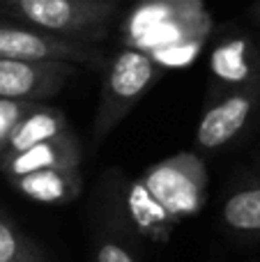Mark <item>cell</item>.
Returning <instances> with one entry per match:
<instances>
[{
	"instance_id": "cell-1",
	"label": "cell",
	"mask_w": 260,
	"mask_h": 262,
	"mask_svg": "<svg viewBox=\"0 0 260 262\" xmlns=\"http://www.w3.org/2000/svg\"><path fill=\"white\" fill-rule=\"evenodd\" d=\"M210 26L203 0H141L122 35L127 46L147 53L159 67H184L198 55Z\"/></svg>"
},
{
	"instance_id": "cell-2",
	"label": "cell",
	"mask_w": 260,
	"mask_h": 262,
	"mask_svg": "<svg viewBox=\"0 0 260 262\" xmlns=\"http://www.w3.org/2000/svg\"><path fill=\"white\" fill-rule=\"evenodd\" d=\"M115 7L104 0H0L3 12L37 30L90 44L109 32Z\"/></svg>"
},
{
	"instance_id": "cell-3",
	"label": "cell",
	"mask_w": 260,
	"mask_h": 262,
	"mask_svg": "<svg viewBox=\"0 0 260 262\" xmlns=\"http://www.w3.org/2000/svg\"><path fill=\"white\" fill-rule=\"evenodd\" d=\"M161 76V67L147 53L138 49H122L109 62L101 85V97L97 104V115L92 122V143L99 145L111 131L132 113L143 95Z\"/></svg>"
},
{
	"instance_id": "cell-4",
	"label": "cell",
	"mask_w": 260,
	"mask_h": 262,
	"mask_svg": "<svg viewBox=\"0 0 260 262\" xmlns=\"http://www.w3.org/2000/svg\"><path fill=\"white\" fill-rule=\"evenodd\" d=\"M138 180L178 223L196 216L207 200V168L198 152H178L152 163Z\"/></svg>"
},
{
	"instance_id": "cell-5",
	"label": "cell",
	"mask_w": 260,
	"mask_h": 262,
	"mask_svg": "<svg viewBox=\"0 0 260 262\" xmlns=\"http://www.w3.org/2000/svg\"><path fill=\"white\" fill-rule=\"evenodd\" d=\"M0 58L16 60H51L69 64H95L101 51L90 41H74L49 35L44 30L0 18Z\"/></svg>"
},
{
	"instance_id": "cell-6",
	"label": "cell",
	"mask_w": 260,
	"mask_h": 262,
	"mask_svg": "<svg viewBox=\"0 0 260 262\" xmlns=\"http://www.w3.org/2000/svg\"><path fill=\"white\" fill-rule=\"evenodd\" d=\"M258 106L260 83L210 97L196 129L198 149L216 152V149H224L226 145H230L249 127Z\"/></svg>"
},
{
	"instance_id": "cell-7",
	"label": "cell",
	"mask_w": 260,
	"mask_h": 262,
	"mask_svg": "<svg viewBox=\"0 0 260 262\" xmlns=\"http://www.w3.org/2000/svg\"><path fill=\"white\" fill-rule=\"evenodd\" d=\"M74 72L76 64L69 62L0 58V99L39 104L58 95Z\"/></svg>"
},
{
	"instance_id": "cell-8",
	"label": "cell",
	"mask_w": 260,
	"mask_h": 262,
	"mask_svg": "<svg viewBox=\"0 0 260 262\" xmlns=\"http://www.w3.org/2000/svg\"><path fill=\"white\" fill-rule=\"evenodd\" d=\"M118 207L129 230H134L138 237L155 242V244L168 242V237L173 235L175 226H178V221L168 216V212L152 198L138 177L132 182H124L118 189Z\"/></svg>"
},
{
	"instance_id": "cell-9",
	"label": "cell",
	"mask_w": 260,
	"mask_h": 262,
	"mask_svg": "<svg viewBox=\"0 0 260 262\" xmlns=\"http://www.w3.org/2000/svg\"><path fill=\"white\" fill-rule=\"evenodd\" d=\"M210 67L214 76L212 97L253 85L260 83V51L249 37H230L214 46Z\"/></svg>"
},
{
	"instance_id": "cell-10",
	"label": "cell",
	"mask_w": 260,
	"mask_h": 262,
	"mask_svg": "<svg viewBox=\"0 0 260 262\" xmlns=\"http://www.w3.org/2000/svg\"><path fill=\"white\" fill-rule=\"evenodd\" d=\"M49 168H81V143L72 129L23 152L9 154L0 163V172L7 180Z\"/></svg>"
},
{
	"instance_id": "cell-11",
	"label": "cell",
	"mask_w": 260,
	"mask_h": 262,
	"mask_svg": "<svg viewBox=\"0 0 260 262\" xmlns=\"http://www.w3.org/2000/svg\"><path fill=\"white\" fill-rule=\"evenodd\" d=\"M21 195L39 205H69L81 195V168H49L7 180Z\"/></svg>"
},
{
	"instance_id": "cell-12",
	"label": "cell",
	"mask_w": 260,
	"mask_h": 262,
	"mask_svg": "<svg viewBox=\"0 0 260 262\" xmlns=\"http://www.w3.org/2000/svg\"><path fill=\"white\" fill-rule=\"evenodd\" d=\"M64 131H69V122H67V115H64L62 108L49 106V104H44V101L32 104V108L23 115L21 122L14 127L12 136H9L5 157L23 152V149L32 147V145L44 143V140H51V138H55V136L64 134Z\"/></svg>"
},
{
	"instance_id": "cell-13",
	"label": "cell",
	"mask_w": 260,
	"mask_h": 262,
	"mask_svg": "<svg viewBox=\"0 0 260 262\" xmlns=\"http://www.w3.org/2000/svg\"><path fill=\"white\" fill-rule=\"evenodd\" d=\"M221 221L237 235H260V184L233 191L221 207Z\"/></svg>"
},
{
	"instance_id": "cell-14",
	"label": "cell",
	"mask_w": 260,
	"mask_h": 262,
	"mask_svg": "<svg viewBox=\"0 0 260 262\" xmlns=\"http://www.w3.org/2000/svg\"><path fill=\"white\" fill-rule=\"evenodd\" d=\"M0 262H46L41 249L0 209Z\"/></svg>"
},
{
	"instance_id": "cell-15",
	"label": "cell",
	"mask_w": 260,
	"mask_h": 262,
	"mask_svg": "<svg viewBox=\"0 0 260 262\" xmlns=\"http://www.w3.org/2000/svg\"><path fill=\"white\" fill-rule=\"evenodd\" d=\"M92 262H138V255L120 232L104 230L95 239Z\"/></svg>"
},
{
	"instance_id": "cell-16",
	"label": "cell",
	"mask_w": 260,
	"mask_h": 262,
	"mask_svg": "<svg viewBox=\"0 0 260 262\" xmlns=\"http://www.w3.org/2000/svg\"><path fill=\"white\" fill-rule=\"evenodd\" d=\"M32 108V101H16V99H0V163L7 152V143L14 127L21 122V118Z\"/></svg>"
},
{
	"instance_id": "cell-17",
	"label": "cell",
	"mask_w": 260,
	"mask_h": 262,
	"mask_svg": "<svg viewBox=\"0 0 260 262\" xmlns=\"http://www.w3.org/2000/svg\"><path fill=\"white\" fill-rule=\"evenodd\" d=\"M251 18L256 26H260V0H256V5L251 7Z\"/></svg>"
},
{
	"instance_id": "cell-18",
	"label": "cell",
	"mask_w": 260,
	"mask_h": 262,
	"mask_svg": "<svg viewBox=\"0 0 260 262\" xmlns=\"http://www.w3.org/2000/svg\"><path fill=\"white\" fill-rule=\"evenodd\" d=\"M104 3H115V5H118V0H104Z\"/></svg>"
},
{
	"instance_id": "cell-19",
	"label": "cell",
	"mask_w": 260,
	"mask_h": 262,
	"mask_svg": "<svg viewBox=\"0 0 260 262\" xmlns=\"http://www.w3.org/2000/svg\"><path fill=\"white\" fill-rule=\"evenodd\" d=\"M258 177H260V168H258Z\"/></svg>"
}]
</instances>
